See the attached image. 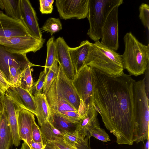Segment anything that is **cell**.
<instances>
[{"label":"cell","mask_w":149,"mask_h":149,"mask_svg":"<svg viewBox=\"0 0 149 149\" xmlns=\"http://www.w3.org/2000/svg\"><path fill=\"white\" fill-rule=\"evenodd\" d=\"M45 39H38L30 35L20 37L0 38V45L12 53L26 54L35 53L43 47Z\"/></svg>","instance_id":"52a82bcc"},{"label":"cell","mask_w":149,"mask_h":149,"mask_svg":"<svg viewBox=\"0 0 149 149\" xmlns=\"http://www.w3.org/2000/svg\"><path fill=\"white\" fill-rule=\"evenodd\" d=\"M133 96L135 122L133 141L138 143L149 139V99L143 79L135 81Z\"/></svg>","instance_id":"277c9868"},{"label":"cell","mask_w":149,"mask_h":149,"mask_svg":"<svg viewBox=\"0 0 149 149\" xmlns=\"http://www.w3.org/2000/svg\"><path fill=\"white\" fill-rule=\"evenodd\" d=\"M45 147L42 142H36L32 141L30 145L23 142L20 149H44Z\"/></svg>","instance_id":"74e56055"},{"label":"cell","mask_w":149,"mask_h":149,"mask_svg":"<svg viewBox=\"0 0 149 149\" xmlns=\"http://www.w3.org/2000/svg\"><path fill=\"white\" fill-rule=\"evenodd\" d=\"M32 141L36 142H42L43 140L40 128L35 121L33 123L32 132Z\"/></svg>","instance_id":"d590c367"},{"label":"cell","mask_w":149,"mask_h":149,"mask_svg":"<svg viewBox=\"0 0 149 149\" xmlns=\"http://www.w3.org/2000/svg\"><path fill=\"white\" fill-rule=\"evenodd\" d=\"M10 86L19 87L22 73L24 70L21 69L13 66L10 67Z\"/></svg>","instance_id":"1f68e13d"},{"label":"cell","mask_w":149,"mask_h":149,"mask_svg":"<svg viewBox=\"0 0 149 149\" xmlns=\"http://www.w3.org/2000/svg\"><path fill=\"white\" fill-rule=\"evenodd\" d=\"M91 136L104 142H107L111 141L109 135L99 125L95 126L89 130L86 137L90 139Z\"/></svg>","instance_id":"f546056e"},{"label":"cell","mask_w":149,"mask_h":149,"mask_svg":"<svg viewBox=\"0 0 149 149\" xmlns=\"http://www.w3.org/2000/svg\"><path fill=\"white\" fill-rule=\"evenodd\" d=\"M43 144L46 146L47 142L55 141L63 138V134L56 129L49 121L44 122L40 125Z\"/></svg>","instance_id":"cb8c5ba5"},{"label":"cell","mask_w":149,"mask_h":149,"mask_svg":"<svg viewBox=\"0 0 149 149\" xmlns=\"http://www.w3.org/2000/svg\"><path fill=\"white\" fill-rule=\"evenodd\" d=\"M56 60L66 76L73 80L76 74L69 52V47L63 37L55 40Z\"/></svg>","instance_id":"9a60e30c"},{"label":"cell","mask_w":149,"mask_h":149,"mask_svg":"<svg viewBox=\"0 0 149 149\" xmlns=\"http://www.w3.org/2000/svg\"><path fill=\"white\" fill-rule=\"evenodd\" d=\"M34 65L28 60L26 54L10 53L0 45V70L10 86V67H16L24 70L28 65Z\"/></svg>","instance_id":"8fae6325"},{"label":"cell","mask_w":149,"mask_h":149,"mask_svg":"<svg viewBox=\"0 0 149 149\" xmlns=\"http://www.w3.org/2000/svg\"><path fill=\"white\" fill-rule=\"evenodd\" d=\"M98 112L93 104L90 103L85 113L81 116L77 123V130L78 135L85 139L89 130L95 126L99 125L97 118Z\"/></svg>","instance_id":"ac0fdd59"},{"label":"cell","mask_w":149,"mask_h":149,"mask_svg":"<svg viewBox=\"0 0 149 149\" xmlns=\"http://www.w3.org/2000/svg\"><path fill=\"white\" fill-rule=\"evenodd\" d=\"M84 65L110 77H118L124 73L121 55L99 41L91 43Z\"/></svg>","instance_id":"7a4b0ae2"},{"label":"cell","mask_w":149,"mask_h":149,"mask_svg":"<svg viewBox=\"0 0 149 149\" xmlns=\"http://www.w3.org/2000/svg\"><path fill=\"white\" fill-rule=\"evenodd\" d=\"M50 122L56 129L62 133L72 132L77 131V124L72 123L51 111Z\"/></svg>","instance_id":"603a6c76"},{"label":"cell","mask_w":149,"mask_h":149,"mask_svg":"<svg viewBox=\"0 0 149 149\" xmlns=\"http://www.w3.org/2000/svg\"><path fill=\"white\" fill-rule=\"evenodd\" d=\"M5 14L16 20H21V0H2Z\"/></svg>","instance_id":"d4e9b609"},{"label":"cell","mask_w":149,"mask_h":149,"mask_svg":"<svg viewBox=\"0 0 149 149\" xmlns=\"http://www.w3.org/2000/svg\"><path fill=\"white\" fill-rule=\"evenodd\" d=\"M119 6L115 7L107 16L102 28L100 42L103 45L116 51L119 47L118 14Z\"/></svg>","instance_id":"9c48e42d"},{"label":"cell","mask_w":149,"mask_h":149,"mask_svg":"<svg viewBox=\"0 0 149 149\" xmlns=\"http://www.w3.org/2000/svg\"><path fill=\"white\" fill-rule=\"evenodd\" d=\"M55 146L60 149H77L65 142L63 138L48 142Z\"/></svg>","instance_id":"8d00e7d4"},{"label":"cell","mask_w":149,"mask_h":149,"mask_svg":"<svg viewBox=\"0 0 149 149\" xmlns=\"http://www.w3.org/2000/svg\"><path fill=\"white\" fill-rule=\"evenodd\" d=\"M94 71L93 104L96 110L118 144L132 145L135 124V80L124 73L113 77Z\"/></svg>","instance_id":"6da1fadb"},{"label":"cell","mask_w":149,"mask_h":149,"mask_svg":"<svg viewBox=\"0 0 149 149\" xmlns=\"http://www.w3.org/2000/svg\"><path fill=\"white\" fill-rule=\"evenodd\" d=\"M0 8L1 10L4 9L2 0H0Z\"/></svg>","instance_id":"7bdbcfd3"},{"label":"cell","mask_w":149,"mask_h":149,"mask_svg":"<svg viewBox=\"0 0 149 149\" xmlns=\"http://www.w3.org/2000/svg\"><path fill=\"white\" fill-rule=\"evenodd\" d=\"M4 93L0 89V98L3 94Z\"/></svg>","instance_id":"ee69618b"},{"label":"cell","mask_w":149,"mask_h":149,"mask_svg":"<svg viewBox=\"0 0 149 149\" xmlns=\"http://www.w3.org/2000/svg\"><path fill=\"white\" fill-rule=\"evenodd\" d=\"M40 10L42 14H49L52 13L54 0H40Z\"/></svg>","instance_id":"e575fe53"},{"label":"cell","mask_w":149,"mask_h":149,"mask_svg":"<svg viewBox=\"0 0 149 149\" xmlns=\"http://www.w3.org/2000/svg\"><path fill=\"white\" fill-rule=\"evenodd\" d=\"M21 20L29 35L39 39L42 38L36 11L29 0H21Z\"/></svg>","instance_id":"4fadbf2b"},{"label":"cell","mask_w":149,"mask_h":149,"mask_svg":"<svg viewBox=\"0 0 149 149\" xmlns=\"http://www.w3.org/2000/svg\"><path fill=\"white\" fill-rule=\"evenodd\" d=\"M145 76L143 79L145 85L146 93L148 98L149 99V65L145 71Z\"/></svg>","instance_id":"ab89813d"},{"label":"cell","mask_w":149,"mask_h":149,"mask_svg":"<svg viewBox=\"0 0 149 149\" xmlns=\"http://www.w3.org/2000/svg\"><path fill=\"white\" fill-rule=\"evenodd\" d=\"M123 0H89L87 18L89 28L87 34L95 42L102 37V30L106 20L111 10L120 6Z\"/></svg>","instance_id":"5b68a950"},{"label":"cell","mask_w":149,"mask_h":149,"mask_svg":"<svg viewBox=\"0 0 149 149\" xmlns=\"http://www.w3.org/2000/svg\"><path fill=\"white\" fill-rule=\"evenodd\" d=\"M139 17L145 27L149 31V5L145 3H142L139 7Z\"/></svg>","instance_id":"4dcf8cb0"},{"label":"cell","mask_w":149,"mask_h":149,"mask_svg":"<svg viewBox=\"0 0 149 149\" xmlns=\"http://www.w3.org/2000/svg\"><path fill=\"white\" fill-rule=\"evenodd\" d=\"M62 29V23L59 18L50 17L46 20L40 29L49 33L52 36Z\"/></svg>","instance_id":"f1b7e54d"},{"label":"cell","mask_w":149,"mask_h":149,"mask_svg":"<svg viewBox=\"0 0 149 149\" xmlns=\"http://www.w3.org/2000/svg\"><path fill=\"white\" fill-rule=\"evenodd\" d=\"M91 43L88 40L83 41L75 47H69V52L76 74L84 66L88 54Z\"/></svg>","instance_id":"ffe728a7"},{"label":"cell","mask_w":149,"mask_h":149,"mask_svg":"<svg viewBox=\"0 0 149 149\" xmlns=\"http://www.w3.org/2000/svg\"><path fill=\"white\" fill-rule=\"evenodd\" d=\"M34 97L38 113L37 117L39 125L45 121H50L51 111L45 95L39 93Z\"/></svg>","instance_id":"7402d4cb"},{"label":"cell","mask_w":149,"mask_h":149,"mask_svg":"<svg viewBox=\"0 0 149 149\" xmlns=\"http://www.w3.org/2000/svg\"><path fill=\"white\" fill-rule=\"evenodd\" d=\"M125 50L121 55L124 69L129 75H142L149 65V45L140 42L131 32L127 33L123 37Z\"/></svg>","instance_id":"3957f363"},{"label":"cell","mask_w":149,"mask_h":149,"mask_svg":"<svg viewBox=\"0 0 149 149\" xmlns=\"http://www.w3.org/2000/svg\"><path fill=\"white\" fill-rule=\"evenodd\" d=\"M35 65H29L24 70L21 74L19 86L31 93L33 84L31 67Z\"/></svg>","instance_id":"83f0119b"},{"label":"cell","mask_w":149,"mask_h":149,"mask_svg":"<svg viewBox=\"0 0 149 149\" xmlns=\"http://www.w3.org/2000/svg\"><path fill=\"white\" fill-rule=\"evenodd\" d=\"M44 149H60L54 145L47 142L45 148Z\"/></svg>","instance_id":"60d3db41"},{"label":"cell","mask_w":149,"mask_h":149,"mask_svg":"<svg viewBox=\"0 0 149 149\" xmlns=\"http://www.w3.org/2000/svg\"><path fill=\"white\" fill-rule=\"evenodd\" d=\"M30 35L21 20L11 18L0 11V38Z\"/></svg>","instance_id":"2e32d148"},{"label":"cell","mask_w":149,"mask_h":149,"mask_svg":"<svg viewBox=\"0 0 149 149\" xmlns=\"http://www.w3.org/2000/svg\"><path fill=\"white\" fill-rule=\"evenodd\" d=\"M0 108L3 109L7 116L13 137V144L16 147L20 144L18 132V117L21 109L5 93L0 98Z\"/></svg>","instance_id":"7c38bea8"},{"label":"cell","mask_w":149,"mask_h":149,"mask_svg":"<svg viewBox=\"0 0 149 149\" xmlns=\"http://www.w3.org/2000/svg\"><path fill=\"white\" fill-rule=\"evenodd\" d=\"M0 149H9L13 144L12 133L6 115L0 108Z\"/></svg>","instance_id":"44dd1931"},{"label":"cell","mask_w":149,"mask_h":149,"mask_svg":"<svg viewBox=\"0 0 149 149\" xmlns=\"http://www.w3.org/2000/svg\"><path fill=\"white\" fill-rule=\"evenodd\" d=\"M95 71L87 65L83 66L72 80L81 100L79 111L85 112L93 100Z\"/></svg>","instance_id":"8992f818"},{"label":"cell","mask_w":149,"mask_h":149,"mask_svg":"<svg viewBox=\"0 0 149 149\" xmlns=\"http://www.w3.org/2000/svg\"><path fill=\"white\" fill-rule=\"evenodd\" d=\"M45 96L51 111L56 113L69 111L78 112L68 102L58 94L56 89L55 80Z\"/></svg>","instance_id":"d6986e66"},{"label":"cell","mask_w":149,"mask_h":149,"mask_svg":"<svg viewBox=\"0 0 149 149\" xmlns=\"http://www.w3.org/2000/svg\"><path fill=\"white\" fill-rule=\"evenodd\" d=\"M46 75V74L44 70L41 72L38 80L33 84L31 93L33 96L38 93H41L44 84Z\"/></svg>","instance_id":"d6a6232c"},{"label":"cell","mask_w":149,"mask_h":149,"mask_svg":"<svg viewBox=\"0 0 149 149\" xmlns=\"http://www.w3.org/2000/svg\"><path fill=\"white\" fill-rule=\"evenodd\" d=\"M47 58L44 70L46 74L56 60V49L55 40L52 36L47 41Z\"/></svg>","instance_id":"484cf974"},{"label":"cell","mask_w":149,"mask_h":149,"mask_svg":"<svg viewBox=\"0 0 149 149\" xmlns=\"http://www.w3.org/2000/svg\"><path fill=\"white\" fill-rule=\"evenodd\" d=\"M71 122L77 124L81 118L78 112L74 111H66L56 113Z\"/></svg>","instance_id":"836d02e7"},{"label":"cell","mask_w":149,"mask_h":149,"mask_svg":"<svg viewBox=\"0 0 149 149\" xmlns=\"http://www.w3.org/2000/svg\"><path fill=\"white\" fill-rule=\"evenodd\" d=\"M149 139H148L147 140V141L146 143L145 147L144 148L146 149H149Z\"/></svg>","instance_id":"b9f144b4"},{"label":"cell","mask_w":149,"mask_h":149,"mask_svg":"<svg viewBox=\"0 0 149 149\" xmlns=\"http://www.w3.org/2000/svg\"><path fill=\"white\" fill-rule=\"evenodd\" d=\"M15 149H17V148H15Z\"/></svg>","instance_id":"f6af8a7d"},{"label":"cell","mask_w":149,"mask_h":149,"mask_svg":"<svg viewBox=\"0 0 149 149\" xmlns=\"http://www.w3.org/2000/svg\"><path fill=\"white\" fill-rule=\"evenodd\" d=\"M10 86L0 70V89L5 93Z\"/></svg>","instance_id":"f35d334b"},{"label":"cell","mask_w":149,"mask_h":149,"mask_svg":"<svg viewBox=\"0 0 149 149\" xmlns=\"http://www.w3.org/2000/svg\"><path fill=\"white\" fill-rule=\"evenodd\" d=\"M55 81L58 94L78 111L81 103L80 98L72 80L66 76L59 65L58 72Z\"/></svg>","instance_id":"30bf717a"},{"label":"cell","mask_w":149,"mask_h":149,"mask_svg":"<svg viewBox=\"0 0 149 149\" xmlns=\"http://www.w3.org/2000/svg\"><path fill=\"white\" fill-rule=\"evenodd\" d=\"M89 0H56L55 5L60 18L66 20L87 17Z\"/></svg>","instance_id":"ba28073f"},{"label":"cell","mask_w":149,"mask_h":149,"mask_svg":"<svg viewBox=\"0 0 149 149\" xmlns=\"http://www.w3.org/2000/svg\"><path fill=\"white\" fill-rule=\"evenodd\" d=\"M35 121L34 115L31 112L21 108L18 113V129L21 140L29 145L31 144L32 132Z\"/></svg>","instance_id":"e0dca14e"},{"label":"cell","mask_w":149,"mask_h":149,"mask_svg":"<svg viewBox=\"0 0 149 149\" xmlns=\"http://www.w3.org/2000/svg\"><path fill=\"white\" fill-rule=\"evenodd\" d=\"M144 149H146L145 148H144Z\"/></svg>","instance_id":"bcb514c9"},{"label":"cell","mask_w":149,"mask_h":149,"mask_svg":"<svg viewBox=\"0 0 149 149\" xmlns=\"http://www.w3.org/2000/svg\"><path fill=\"white\" fill-rule=\"evenodd\" d=\"M5 93L21 108L38 116L34 97L31 92L20 87L10 86Z\"/></svg>","instance_id":"5bb4252c"},{"label":"cell","mask_w":149,"mask_h":149,"mask_svg":"<svg viewBox=\"0 0 149 149\" xmlns=\"http://www.w3.org/2000/svg\"><path fill=\"white\" fill-rule=\"evenodd\" d=\"M59 69V64L56 60L46 74L42 94L46 95L51 85L56 78Z\"/></svg>","instance_id":"4316f807"}]
</instances>
